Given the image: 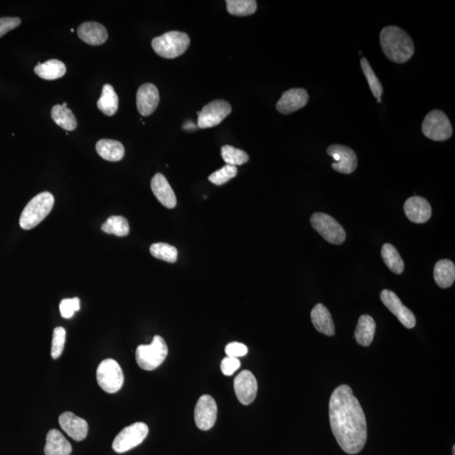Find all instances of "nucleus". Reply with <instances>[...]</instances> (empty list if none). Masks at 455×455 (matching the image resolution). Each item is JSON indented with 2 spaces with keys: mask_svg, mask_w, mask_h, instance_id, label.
I'll list each match as a JSON object with an SVG mask.
<instances>
[{
  "mask_svg": "<svg viewBox=\"0 0 455 455\" xmlns=\"http://www.w3.org/2000/svg\"><path fill=\"white\" fill-rule=\"evenodd\" d=\"M159 102V90L153 84L141 85L136 92V107L141 115L148 117L156 110Z\"/></svg>",
  "mask_w": 455,
  "mask_h": 455,
  "instance_id": "nucleus-18",
  "label": "nucleus"
},
{
  "mask_svg": "<svg viewBox=\"0 0 455 455\" xmlns=\"http://www.w3.org/2000/svg\"><path fill=\"white\" fill-rule=\"evenodd\" d=\"M221 156L229 166H241L249 161V156L243 150L236 149L230 145H225L221 149Z\"/></svg>",
  "mask_w": 455,
  "mask_h": 455,
  "instance_id": "nucleus-33",
  "label": "nucleus"
},
{
  "mask_svg": "<svg viewBox=\"0 0 455 455\" xmlns=\"http://www.w3.org/2000/svg\"><path fill=\"white\" fill-rule=\"evenodd\" d=\"M97 380L98 385L107 393L113 394L119 391L124 383V375L122 368L112 358L105 359L97 368Z\"/></svg>",
  "mask_w": 455,
  "mask_h": 455,
  "instance_id": "nucleus-6",
  "label": "nucleus"
},
{
  "mask_svg": "<svg viewBox=\"0 0 455 455\" xmlns=\"http://www.w3.org/2000/svg\"><path fill=\"white\" fill-rule=\"evenodd\" d=\"M189 36L181 31H170L152 41V48L159 56L172 59L183 54L190 46Z\"/></svg>",
  "mask_w": 455,
  "mask_h": 455,
  "instance_id": "nucleus-4",
  "label": "nucleus"
},
{
  "mask_svg": "<svg viewBox=\"0 0 455 455\" xmlns=\"http://www.w3.org/2000/svg\"><path fill=\"white\" fill-rule=\"evenodd\" d=\"M54 205L53 196L48 192L36 195L26 205L21 213L20 225L23 230H31L38 226L50 212Z\"/></svg>",
  "mask_w": 455,
  "mask_h": 455,
  "instance_id": "nucleus-3",
  "label": "nucleus"
},
{
  "mask_svg": "<svg viewBox=\"0 0 455 455\" xmlns=\"http://www.w3.org/2000/svg\"><path fill=\"white\" fill-rule=\"evenodd\" d=\"M218 407L211 395H203L198 399L195 408V422L199 429L208 431L215 426Z\"/></svg>",
  "mask_w": 455,
  "mask_h": 455,
  "instance_id": "nucleus-12",
  "label": "nucleus"
},
{
  "mask_svg": "<svg viewBox=\"0 0 455 455\" xmlns=\"http://www.w3.org/2000/svg\"><path fill=\"white\" fill-rule=\"evenodd\" d=\"M58 422L62 429L73 439L80 442L87 437L89 431L87 422L76 416L75 414L70 412H63L59 417Z\"/></svg>",
  "mask_w": 455,
  "mask_h": 455,
  "instance_id": "nucleus-16",
  "label": "nucleus"
},
{
  "mask_svg": "<svg viewBox=\"0 0 455 455\" xmlns=\"http://www.w3.org/2000/svg\"><path fill=\"white\" fill-rule=\"evenodd\" d=\"M436 284L442 289L451 287L455 280V266L452 261L444 259L436 263L434 271Z\"/></svg>",
  "mask_w": 455,
  "mask_h": 455,
  "instance_id": "nucleus-25",
  "label": "nucleus"
},
{
  "mask_svg": "<svg viewBox=\"0 0 455 455\" xmlns=\"http://www.w3.org/2000/svg\"><path fill=\"white\" fill-rule=\"evenodd\" d=\"M225 353L227 357L238 358L244 357L248 353V348L243 343L234 341V343H230L226 346Z\"/></svg>",
  "mask_w": 455,
  "mask_h": 455,
  "instance_id": "nucleus-38",
  "label": "nucleus"
},
{
  "mask_svg": "<svg viewBox=\"0 0 455 455\" xmlns=\"http://www.w3.org/2000/svg\"><path fill=\"white\" fill-rule=\"evenodd\" d=\"M311 223L314 229L328 242L334 245L344 242L346 232L334 218L326 213H316L311 216Z\"/></svg>",
  "mask_w": 455,
  "mask_h": 455,
  "instance_id": "nucleus-9",
  "label": "nucleus"
},
{
  "mask_svg": "<svg viewBox=\"0 0 455 455\" xmlns=\"http://www.w3.org/2000/svg\"><path fill=\"white\" fill-rule=\"evenodd\" d=\"M404 212L409 220L416 224H424L432 216V208L429 202L422 197L410 198L404 204Z\"/></svg>",
  "mask_w": 455,
  "mask_h": 455,
  "instance_id": "nucleus-17",
  "label": "nucleus"
},
{
  "mask_svg": "<svg viewBox=\"0 0 455 455\" xmlns=\"http://www.w3.org/2000/svg\"><path fill=\"white\" fill-rule=\"evenodd\" d=\"M183 129L186 130H193L196 129V126L192 122H188V124H186L183 126Z\"/></svg>",
  "mask_w": 455,
  "mask_h": 455,
  "instance_id": "nucleus-41",
  "label": "nucleus"
},
{
  "mask_svg": "<svg viewBox=\"0 0 455 455\" xmlns=\"http://www.w3.org/2000/svg\"><path fill=\"white\" fill-rule=\"evenodd\" d=\"M381 256L385 265L391 272L395 274H402L405 269V264L394 245L389 243L385 244L381 250Z\"/></svg>",
  "mask_w": 455,
  "mask_h": 455,
  "instance_id": "nucleus-28",
  "label": "nucleus"
},
{
  "mask_svg": "<svg viewBox=\"0 0 455 455\" xmlns=\"http://www.w3.org/2000/svg\"><path fill=\"white\" fill-rule=\"evenodd\" d=\"M422 133L427 139L442 142L451 138L453 127L446 114L439 110L430 112L422 125Z\"/></svg>",
  "mask_w": 455,
  "mask_h": 455,
  "instance_id": "nucleus-7",
  "label": "nucleus"
},
{
  "mask_svg": "<svg viewBox=\"0 0 455 455\" xmlns=\"http://www.w3.org/2000/svg\"><path fill=\"white\" fill-rule=\"evenodd\" d=\"M149 427L144 422H135L122 429L112 443L114 451L119 454L129 451L146 439Z\"/></svg>",
  "mask_w": 455,
  "mask_h": 455,
  "instance_id": "nucleus-8",
  "label": "nucleus"
},
{
  "mask_svg": "<svg viewBox=\"0 0 455 455\" xmlns=\"http://www.w3.org/2000/svg\"><path fill=\"white\" fill-rule=\"evenodd\" d=\"M66 331L63 327H56L53 331L51 355L53 359L61 356L65 348Z\"/></svg>",
  "mask_w": 455,
  "mask_h": 455,
  "instance_id": "nucleus-36",
  "label": "nucleus"
},
{
  "mask_svg": "<svg viewBox=\"0 0 455 455\" xmlns=\"http://www.w3.org/2000/svg\"><path fill=\"white\" fill-rule=\"evenodd\" d=\"M52 118L55 124L66 131H74L77 127V120L74 113L63 105H56L52 109Z\"/></svg>",
  "mask_w": 455,
  "mask_h": 455,
  "instance_id": "nucleus-29",
  "label": "nucleus"
},
{
  "mask_svg": "<svg viewBox=\"0 0 455 455\" xmlns=\"http://www.w3.org/2000/svg\"><path fill=\"white\" fill-rule=\"evenodd\" d=\"M231 111L230 103L224 100H216L208 103L198 113V127L202 129L215 127L221 124Z\"/></svg>",
  "mask_w": 455,
  "mask_h": 455,
  "instance_id": "nucleus-10",
  "label": "nucleus"
},
{
  "mask_svg": "<svg viewBox=\"0 0 455 455\" xmlns=\"http://www.w3.org/2000/svg\"><path fill=\"white\" fill-rule=\"evenodd\" d=\"M309 95L304 89H291L282 95L277 103V110L284 115L293 113L306 106Z\"/></svg>",
  "mask_w": 455,
  "mask_h": 455,
  "instance_id": "nucleus-15",
  "label": "nucleus"
},
{
  "mask_svg": "<svg viewBox=\"0 0 455 455\" xmlns=\"http://www.w3.org/2000/svg\"><path fill=\"white\" fill-rule=\"evenodd\" d=\"M63 107H67V103H66V102H65V103H63Z\"/></svg>",
  "mask_w": 455,
  "mask_h": 455,
  "instance_id": "nucleus-43",
  "label": "nucleus"
},
{
  "mask_svg": "<svg viewBox=\"0 0 455 455\" xmlns=\"http://www.w3.org/2000/svg\"><path fill=\"white\" fill-rule=\"evenodd\" d=\"M361 66L364 75H365L368 85L372 91L373 95H375L378 100V102H381V95L383 94V86H382L380 81L378 79V77L375 74L374 70L371 68L370 63L367 60V58H362Z\"/></svg>",
  "mask_w": 455,
  "mask_h": 455,
  "instance_id": "nucleus-32",
  "label": "nucleus"
},
{
  "mask_svg": "<svg viewBox=\"0 0 455 455\" xmlns=\"http://www.w3.org/2000/svg\"><path fill=\"white\" fill-rule=\"evenodd\" d=\"M79 38L91 46H99L107 42L108 33L105 26L98 22H85L77 31Z\"/></svg>",
  "mask_w": 455,
  "mask_h": 455,
  "instance_id": "nucleus-20",
  "label": "nucleus"
},
{
  "mask_svg": "<svg viewBox=\"0 0 455 455\" xmlns=\"http://www.w3.org/2000/svg\"><path fill=\"white\" fill-rule=\"evenodd\" d=\"M102 230L105 233L115 235L119 237H124L129 234L130 228L129 222L122 216H112L104 223Z\"/></svg>",
  "mask_w": 455,
  "mask_h": 455,
  "instance_id": "nucleus-30",
  "label": "nucleus"
},
{
  "mask_svg": "<svg viewBox=\"0 0 455 455\" xmlns=\"http://www.w3.org/2000/svg\"><path fill=\"white\" fill-rule=\"evenodd\" d=\"M375 331L376 324L374 318L370 316L363 315L359 318L355 330V338L359 345L368 347L374 340Z\"/></svg>",
  "mask_w": 455,
  "mask_h": 455,
  "instance_id": "nucleus-23",
  "label": "nucleus"
},
{
  "mask_svg": "<svg viewBox=\"0 0 455 455\" xmlns=\"http://www.w3.org/2000/svg\"><path fill=\"white\" fill-rule=\"evenodd\" d=\"M237 167L233 166L226 165L222 167L220 170L215 171L212 175L209 176L208 180L212 182L213 184L216 186H222L227 183L231 179L237 175Z\"/></svg>",
  "mask_w": 455,
  "mask_h": 455,
  "instance_id": "nucleus-35",
  "label": "nucleus"
},
{
  "mask_svg": "<svg viewBox=\"0 0 455 455\" xmlns=\"http://www.w3.org/2000/svg\"><path fill=\"white\" fill-rule=\"evenodd\" d=\"M228 12L236 16H247L257 11V1L254 0H228Z\"/></svg>",
  "mask_w": 455,
  "mask_h": 455,
  "instance_id": "nucleus-31",
  "label": "nucleus"
},
{
  "mask_svg": "<svg viewBox=\"0 0 455 455\" xmlns=\"http://www.w3.org/2000/svg\"><path fill=\"white\" fill-rule=\"evenodd\" d=\"M118 99L115 90L111 85H104L102 93L97 102V107L105 115L112 117L117 112Z\"/></svg>",
  "mask_w": 455,
  "mask_h": 455,
  "instance_id": "nucleus-27",
  "label": "nucleus"
},
{
  "mask_svg": "<svg viewBox=\"0 0 455 455\" xmlns=\"http://www.w3.org/2000/svg\"><path fill=\"white\" fill-rule=\"evenodd\" d=\"M152 192L158 201L164 207L167 208H174L176 206V197L174 191L171 188L165 176L157 173L151 181Z\"/></svg>",
  "mask_w": 455,
  "mask_h": 455,
  "instance_id": "nucleus-19",
  "label": "nucleus"
},
{
  "mask_svg": "<svg viewBox=\"0 0 455 455\" xmlns=\"http://www.w3.org/2000/svg\"><path fill=\"white\" fill-rule=\"evenodd\" d=\"M311 320L315 328L321 333L332 336L335 335V325L328 309L324 304H318L311 311Z\"/></svg>",
  "mask_w": 455,
  "mask_h": 455,
  "instance_id": "nucleus-21",
  "label": "nucleus"
},
{
  "mask_svg": "<svg viewBox=\"0 0 455 455\" xmlns=\"http://www.w3.org/2000/svg\"><path fill=\"white\" fill-rule=\"evenodd\" d=\"M21 20L17 17L0 18V38L21 25Z\"/></svg>",
  "mask_w": 455,
  "mask_h": 455,
  "instance_id": "nucleus-39",
  "label": "nucleus"
},
{
  "mask_svg": "<svg viewBox=\"0 0 455 455\" xmlns=\"http://www.w3.org/2000/svg\"><path fill=\"white\" fill-rule=\"evenodd\" d=\"M97 151L102 159L112 162L120 161L125 154L124 145L118 141L112 139L98 141Z\"/></svg>",
  "mask_w": 455,
  "mask_h": 455,
  "instance_id": "nucleus-24",
  "label": "nucleus"
},
{
  "mask_svg": "<svg viewBox=\"0 0 455 455\" xmlns=\"http://www.w3.org/2000/svg\"><path fill=\"white\" fill-rule=\"evenodd\" d=\"M168 355L166 341L154 336L149 345H140L136 350V361L144 370L151 371L161 366Z\"/></svg>",
  "mask_w": 455,
  "mask_h": 455,
  "instance_id": "nucleus-5",
  "label": "nucleus"
},
{
  "mask_svg": "<svg viewBox=\"0 0 455 455\" xmlns=\"http://www.w3.org/2000/svg\"><path fill=\"white\" fill-rule=\"evenodd\" d=\"M329 417L332 432L341 449L349 454L360 452L367 441V422L351 387L341 385L333 391Z\"/></svg>",
  "mask_w": 455,
  "mask_h": 455,
  "instance_id": "nucleus-1",
  "label": "nucleus"
},
{
  "mask_svg": "<svg viewBox=\"0 0 455 455\" xmlns=\"http://www.w3.org/2000/svg\"><path fill=\"white\" fill-rule=\"evenodd\" d=\"M327 154L336 162L331 166L338 172L343 174H351L358 166L356 153L351 148L341 144H333L327 149Z\"/></svg>",
  "mask_w": 455,
  "mask_h": 455,
  "instance_id": "nucleus-13",
  "label": "nucleus"
},
{
  "mask_svg": "<svg viewBox=\"0 0 455 455\" xmlns=\"http://www.w3.org/2000/svg\"><path fill=\"white\" fill-rule=\"evenodd\" d=\"M381 301L389 311L398 318L399 321L407 329L416 326L417 320L414 314L405 306L398 296L392 291L384 289L380 294Z\"/></svg>",
  "mask_w": 455,
  "mask_h": 455,
  "instance_id": "nucleus-11",
  "label": "nucleus"
},
{
  "mask_svg": "<svg viewBox=\"0 0 455 455\" xmlns=\"http://www.w3.org/2000/svg\"><path fill=\"white\" fill-rule=\"evenodd\" d=\"M44 452L46 455H70L72 446L60 431L52 429L47 435Z\"/></svg>",
  "mask_w": 455,
  "mask_h": 455,
  "instance_id": "nucleus-22",
  "label": "nucleus"
},
{
  "mask_svg": "<svg viewBox=\"0 0 455 455\" xmlns=\"http://www.w3.org/2000/svg\"><path fill=\"white\" fill-rule=\"evenodd\" d=\"M40 78L47 80H55L62 78L66 74L65 63L57 59H51L43 63H38L34 70Z\"/></svg>",
  "mask_w": 455,
  "mask_h": 455,
  "instance_id": "nucleus-26",
  "label": "nucleus"
},
{
  "mask_svg": "<svg viewBox=\"0 0 455 455\" xmlns=\"http://www.w3.org/2000/svg\"><path fill=\"white\" fill-rule=\"evenodd\" d=\"M240 367V361L238 358L226 357L221 362V370L225 376H230L238 370Z\"/></svg>",
  "mask_w": 455,
  "mask_h": 455,
  "instance_id": "nucleus-40",
  "label": "nucleus"
},
{
  "mask_svg": "<svg viewBox=\"0 0 455 455\" xmlns=\"http://www.w3.org/2000/svg\"><path fill=\"white\" fill-rule=\"evenodd\" d=\"M453 455H455V446L453 447Z\"/></svg>",
  "mask_w": 455,
  "mask_h": 455,
  "instance_id": "nucleus-42",
  "label": "nucleus"
},
{
  "mask_svg": "<svg viewBox=\"0 0 455 455\" xmlns=\"http://www.w3.org/2000/svg\"><path fill=\"white\" fill-rule=\"evenodd\" d=\"M59 309L63 318H70L74 316L75 312L80 311V300L79 298L63 299Z\"/></svg>",
  "mask_w": 455,
  "mask_h": 455,
  "instance_id": "nucleus-37",
  "label": "nucleus"
},
{
  "mask_svg": "<svg viewBox=\"0 0 455 455\" xmlns=\"http://www.w3.org/2000/svg\"><path fill=\"white\" fill-rule=\"evenodd\" d=\"M380 44L386 57L397 63L407 62L415 52L411 36L395 26H386L381 31Z\"/></svg>",
  "mask_w": 455,
  "mask_h": 455,
  "instance_id": "nucleus-2",
  "label": "nucleus"
},
{
  "mask_svg": "<svg viewBox=\"0 0 455 455\" xmlns=\"http://www.w3.org/2000/svg\"><path fill=\"white\" fill-rule=\"evenodd\" d=\"M150 253L159 260L174 263L178 257V252L176 247L166 243H156L150 247Z\"/></svg>",
  "mask_w": 455,
  "mask_h": 455,
  "instance_id": "nucleus-34",
  "label": "nucleus"
},
{
  "mask_svg": "<svg viewBox=\"0 0 455 455\" xmlns=\"http://www.w3.org/2000/svg\"><path fill=\"white\" fill-rule=\"evenodd\" d=\"M234 389L241 404L245 406L252 404L257 397L258 390L256 377L249 370L240 373L234 380Z\"/></svg>",
  "mask_w": 455,
  "mask_h": 455,
  "instance_id": "nucleus-14",
  "label": "nucleus"
}]
</instances>
